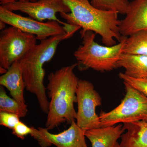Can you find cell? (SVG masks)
Returning <instances> with one entry per match:
<instances>
[{"label":"cell","instance_id":"obj_1","mask_svg":"<svg viewBox=\"0 0 147 147\" xmlns=\"http://www.w3.org/2000/svg\"><path fill=\"white\" fill-rule=\"evenodd\" d=\"M77 65L76 63L64 67L48 76L46 88L50 100L45 123L47 130L64 122L71 124L76 119L74 103L77 102L76 92L79 80L74 69Z\"/></svg>","mask_w":147,"mask_h":147},{"label":"cell","instance_id":"obj_2","mask_svg":"<svg viewBox=\"0 0 147 147\" xmlns=\"http://www.w3.org/2000/svg\"><path fill=\"white\" fill-rule=\"evenodd\" d=\"M70 9L68 13H60L67 23L82 28L81 32L92 31L101 37L106 46L117 44L123 37L119 31L120 22L116 11L101 10L92 5L89 0H62Z\"/></svg>","mask_w":147,"mask_h":147},{"label":"cell","instance_id":"obj_3","mask_svg":"<svg viewBox=\"0 0 147 147\" xmlns=\"http://www.w3.org/2000/svg\"><path fill=\"white\" fill-rule=\"evenodd\" d=\"M76 32H68L41 40L19 61L26 90L36 96L40 109L46 114L49 110V101L44 84V65L52 59L59 43L71 37Z\"/></svg>","mask_w":147,"mask_h":147},{"label":"cell","instance_id":"obj_4","mask_svg":"<svg viewBox=\"0 0 147 147\" xmlns=\"http://www.w3.org/2000/svg\"><path fill=\"white\" fill-rule=\"evenodd\" d=\"M82 45L74 56L78 65L83 69H91L100 72L111 71L117 68L118 63L123 53L125 38L113 46H102L95 41L96 34L92 31L81 32Z\"/></svg>","mask_w":147,"mask_h":147},{"label":"cell","instance_id":"obj_5","mask_svg":"<svg viewBox=\"0 0 147 147\" xmlns=\"http://www.w3.org/2000/svg\"><path fill=\"white\" fill-rule=\"evenodd\" d=\"M123 83L125 94L120 104L110 112L101 111L100 113L101 127L147 121V96L127 83Z\"/></svg>","mask_w":147,"mask_h":147},{"label":"cell","instance_id":"obj_6","mask_svg":"<svg viewBox=\"0 0 147 147\" xmlns=\"http://www.w3.org/2000/svg\"><path fill=\"white\" fill-rule=\"evenodd\" d=\"M0 21L27 33L35 36L37 39L40 41L50 37L74 31H76L80 29L79 27L70 24L61 26L56 21L44 23L37 21L31 17H25L15 13L2 5L0 6Z\"/></svg>","mask_w":147,"mask_h":147},{"label":"cell","instance_id":"obj_7","mask_svg":"<svg viewBox=\"0 0 147 147\" xmlns=\"http://www.w3.org/2000/svg\"><path fill=\"white\" fill-rule=\"evenodd\" d=\"M35 36L10 26L0 35V67L7 69L19 61L36 45Z\"/></svg>","mask_w":147,"mask_h":147},{"label":"cell","instance_id":"obj_8","mask_svg":"<svg viewBox=\"0 0 147 147\" xmlns=\"http://www.w3.org/2000/svg\"><path fill=\"white\" fill-rule=\"evenodd\" d=\"M78 110L76 123L84 131L101 127L99 116L96 108L101 105L100 95L92 83L79 80L76 92Z\"/></svg>","mask_w":147,"mask_h":147},{"label":"cell","instance_id":"obj_9","mask_svg":"<svg viewBox=\"0 0 147 147\" xmlns=\"http://www.w3.org/2000/svg\"><path fill=\"white\" fill-rule=\"evenodd\" d=\"M12 11H19L37 21H56L63 26L68 24L58 19L57 13H68L70 11L62 0H38L36 1H17L2 5Z\"/></svg>","mask_w":147,"mask_h":147},{"label":"cell","instance_id":"obj_10","mask_svg":"<svg viewBox=\"0 0 147 147\" xmlns=\"http://www.w3.org/2000/svg\"><path fill=\"white\" fill-rule=\"evenodd\" d=\"M125 14L119 26L122 36L126 37L137 32L147 30V0H134L129 3Z\"/></svg>","mask_w":147,"mask_h":147},{"label":"cell","instance_id":"obj_11","mask_svg":"<svg viewBox=\"0 0 147 147\" xmlns=\"http://www.w3.org/2000/svg\"><path fill=\"white\" fill-rule=\"evenodd\" d=\"M44 139L51 145L57 147H88L85 140V131L75 121L66 130L54 134L45 128L38 127Z\"/></svg>","mask_w":147,"mask_h":147},{"label":"cell","instance_id":"obj_12","mask_svg":"<svg viewBox=\"0 0 147 147\" xmlns=\"http://www.w3.org/2000/svg\"><path fill=\"white\" fill-rule=\"evenodd\" d=\"M0 85L8 90L12 98L21 105L27 106L24 96L26 86L19 61L12 64L0 77Z\"/></svg>","mask_w":147,"mask_h":147},{"label":"cell","instance_id":"obj_13","mask_svg":"<svg viewBox=\"0 0 147 147\" xmlns=\"http://www.w3.org/2000/svg\"><path fill=\"white\" fill-rule=\"evenodd\" d=\"M123 125L102 127L85 131L92 147H115L118 139L125 132Z\"/></svg>","mask_w":147,"mask_h":147},{"label":"cell","instance_id":"obj_14","mask_svg":"<svg viewBox=\"0 0 147 147\" xmlns=\"http://www.w3.org/2000/svg\"><path fill=\"white\" fill-rule=\"evenodd\" d=\"M120 147H147V121L123 123Z\"/></svg>","mask_w":147,"mask_h":147},{"label":"cell","instance_id":"obj_15","mask_svg":"<svg viewBox=\"0 0 147 147\" xmlns=\"http://www.w3.org/2000/svg\"><path fill=\"white\" fill-rule=\"evenodd\" d=\"M119 67L124 68V73L130 77L147 78V56L123 53L118 63Z\"/></svg>","mask_w":147,"mask_h":147},{"label":"cell","instance_id":"obj_16","mask_svg":"<svg viewBox=\"0 0 147 147\" xmlns=\"http://www.w3.org/2000/svg\"><path fill=\"white\" fill-rule=\"evenodd\" d=\"M123 53L147 56V30L137 32L125 38Z\"/></svg>","mask_w":147,"mask_h":147},{"label":"cell","instance_id":"obj_17","mask_svg":"<svg viewBox=\"0 0 147 147\" xmlns=\"http://www.w3.org/2000/svg\"><path fill=\"white\" fill-rule=\"evenodd\" d=\"M27 106H24L7 95L4 87H0V112L16 114L20 118L26 117L28 113Z\"/></svg>","mask_w":147,"mask_h":147},{"label":"cell","instance_id":"obj_18","mask_svg":"<svg viewBox=\"0 0 147 147\" xmlns=\"http://www.w3.org/2000/svg\"><path fill=\"white\" fill-rule=\"evenodd\" d=\"M91 4L101 10L113 11L125 14L128 9V0H91Z\"/></svg>","mask_w":147,"mask_h":147},{"label":"cell","instance_id":"obj_19","mask_svg":"<svg viewBox=\"0 0 147 147\" xmlns=\"http://www.w3.org/2000/svg\"><path fill=\"white\" fill-rule=\"evenodd\" d=\"M119 76L121 79L123 80V82L129 84L147 96V78L136 79L122 72L119 74Z\"/></svg>","mask_w":147,"mask_h":147},{"label":"cell","instance_id":"obj_20","mask_svg":"<svg viewBox=\"0 0 147 147\" xmlns=\"http://www.w3.org/2000/svg\"><path fill=\"white\" fill-rule=\"evenodd\" d=\"M20 118L16 114L0 112V125L10 129H13L20 121Z\"/></svg>","mask_w":147,"mask_h":147},{"label":"cell","instance_id":"obj_21","mask_svg":"<svg viewBox=\"0 0 147 147\" xmlns=\"http://www.w3.org/2000/svg\"><path fill=\"white\" fill-rule=\"evenodd\" d=\"M32 131V127L28 126L20 121L12 129V134L21 139H24L27 135H30Z\"/></svg>","mask_w":147,"mask_h":147},{"label":"cell","instance_id":"obj_22","mask_svg":"<svg viewBox=\"0 0 147 147\" xmlns=\"http://www.w3.org/2000/svg\"><path fill=\"white\" fill-rule=\"evenodd\" d=\"M32 131L30 135L38 142L40 147H48L52 145L44 139L42 133L38 128H35L32 127Z\"/></svg>","mask_w":147,"mask_h":147},{"label":"cell","instance_id":"obj_23","mask_svg":"<svg viewBox=\"0 0 147 147\" xmlns=\"http://www.w3.org/2000/svg\"><path fill=\"white\" fill-rule=\"evenodd\" d=\"M38 0H0V3L1 5H4L7 4L17 1H36Z\"/></svg>","mask_w":147,"mask_h":147},{"label":"cell","instance_id":"obj_24","mask_svg":"<svg viewBox=\"0 0 147 147\" xmlns=\"http://www.w3.org/2000/svg\"><path fill=\"white\" fill-rule=\"evenodd\" d=\"M0 29H1V30H4L5 28V25L6 24L5 23H4V22H2V21H0Z\"/></svg>","mask_w":147,"mask_h":147},{"label":"cell","instance_id":"obj_25","mask_svg":"<svg viewBox=\"0 0 147 147\" xmlns=\"http://www.w3.org/2000/svg\"><path fill=\"white\" fill-rule=\"evenodd\" d=\"M115 147H120V146L118 142H117Z\"/></svg>","mask_w":147,"mask_h":147}]
</instances>
